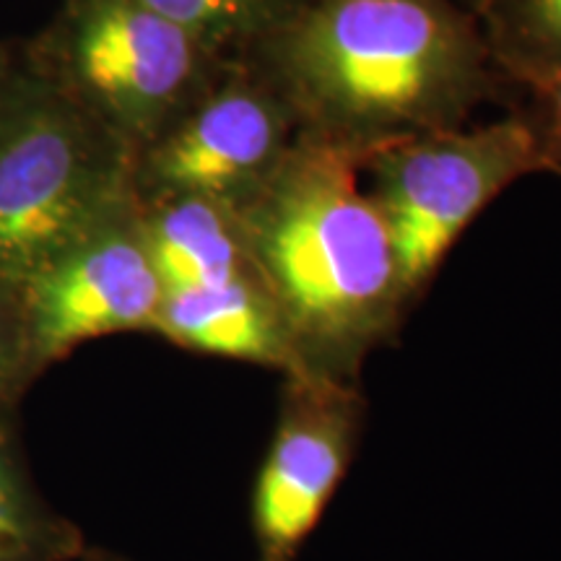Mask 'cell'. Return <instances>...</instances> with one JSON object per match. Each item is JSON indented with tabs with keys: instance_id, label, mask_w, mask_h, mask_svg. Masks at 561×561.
<instances>
[{
	"instance_id": "6da1fadb",
	"label": "cell",
	"mask_w": 561,
	"mask_h": 561,
	"mask_svg": "<svg viewBox=\"0 0 561 561\" xmlns=\"http://www.w3.org/2000/svg\"><path fill=\"white\" fill-rule=\"evenodd\" d=\"M240 60L294 136L369 157L462 128L507 89L471 9L455 0H301Z\"/></svg>"
},
{
	"instance_id": "7a4b0ae2",
	"label": "cell",
	"mask_w": 561,
	"mask_h": 561,
	"mask_svg": "<svg viewBox=\"0 0 561 561\" xmlns=\"http://www.w3.org/2000/svg\"><path fill=\"white\" fill-rule=\"evenodd\" d=\"M354 153L294 136L276 172L237 206L250 271L305 375L356 382L411 310L388 224Z\"/></svg>"
},
{
	"instance_id": "3957f363",
	"label": "cell",
	"mask_w": 561,
	"mask_h": 561,
	"mask_svg": "<svg viewBox=\"0 0 561 561\" xmlns=\"http://www.w3.org/2000/svg\"><path fill=\"white\" fill-rule=\"evenodd\" d=\"M26 62L138 157L231 58L144 0H62Z\"/></svg>"
},
{
	"instance_id": "277c9868",
	"label": "cell",
	"mask_w": 561,
	"mask_h": 561,
	"mask_svg": "<svg viewBox=\"0 0 561 561\" xmlns=\"http://www.w3.org/2000/svg\"><path fill=\"white\" fill-rule=\"evenodd\" d=\"M133 195V153L30 68L0 125V284L24 286Z\"/></svg>"
},
{
	"instance_id": "5b68a950",
	"label": "cell",
	"mask_w": 561,
	"mask_h": 561,
	"mask_svg": "<svg viewBox=\"0 0 561 561\" xmlns=\"http://www.w3.org/2000/svg\"><path fill=\"white\" fill-rule=\"evenodd\" d=\"M364 170L413 307L476 216L517 180L546 172V161L536 130L512 110L479 128L462 125L388 146Z\"/></svg>"
},
{
	"instance_id": "8992f818",
	"label": "cell",
	"mask_w": 561,
	"mask_h": 561,
	"mask_svg": "<svg viewBox=\"0 0 561 561\" xmlns=\"http://www.w3.org/2000/svg\"><path fill=\"white\" fill-rule=\"evenodd\" d=\"M294 125L268 83L231 58L170 128L133 159L138 201L203 195L237 208L276 172Z\"/></svg>"
},
{
	"instance_id": "52a82bcc",
	"label": "cell",
	"mask_w": 561,
	"mask_h": 561,
	"mask_svg": "<svg viewBox=\"0 0 561 561\" xmlns=\"http://www.w3.org/2000/svg\"><path fill=\"white\" fill-rule=\"evenodd\" d=\"M19 289L39 377L81 343L151 333L164 286L146 248L136 195Z\"/></svg>"
},
{
	"instance_id": "ba28073f",
	"label": "cell",
	"mask_w": 561,
	"mask_h": 561,
	"mask_svg": "<svg viewBox=\"0 0 561 561\" xmlns=\"http://www.w3.org/2000/svg\"><path fill=\"white\" fill-rule=\"evenodd\" d=\"M359 434V385L284 377L276 432L252 486L257 561L299 559L346 479Z\"/></svg>"
},
{
	"instance_id": "9c48e42d",
	"label": "cell",
	"mask_w": 561,
	"mask_h": 561,
	"mask_svg": "<svg viewBox=\"0 0 561 561\" xmlns=\"http://www.w3.org/2000/svg\"><path fill=\"white\" fill-rule=\"evenodd\" d=\"M153 335L203 356L255 364L284 377L305 375L276 307L255 276L161 297Z\"/></svg>"
},
{
	"instance_id": "30bf717a",
	"label": "cell",
	"mask_w": 561,
	"mask_h": 561,
	"mask_svg": "<svg viewBox=\"0 0 561 561\" xmlns=\"http://www.w3.org/2000/svg\"><path fill=\"white\" fill-rule=\"evenodd\" d=\"M146 248L164 291L219 286L250 276L237 210L203 195L138 201Z\"/></svg>"
},
{
	"instance_id": "8fae6325",
	"label": "cell",
	"mask_w": 561,
	"mask_h": 561,
	"mask_svg": "<svg viewBox=\"0 0 561 561\" xmlns=\"http://www.w3.org/2000/svg\"><path fill=\"white\" fill-rule=\"evenodd\" d=\"M83 533L45 500L19 437L16 411L0 416V561H73Z\"/></svg>"
},
{
	"instance_id": "7c38bea8",
	"label": "cell",
	"mask_w": 561,
	"mask_h": 561,
	"mask_svg": "<svg viewBox=\"0 0 561 561\" xmlns=\"http://www.w3.org/2000/svg\"><path fill=\"white\" fill-rule=\"evenodd\" d=\"M510 91L561 70V0H471Z\"/></svg>"
},
{
	"instance_id": "4fadbf2b",
	"label": "cell",
	"mask_w": 561,
	"mask_h": 561,
	"mask_svg": "<svg viewBox=\"0 0 561 561\" xmlns=\"http://www.w3.org/2000/svg\"><path fill=\"white\" fill-rule=\"evenodd\" d=\"M161 16L185 26L221 53L240 58L248 47L278 26L301 0H144Z\"/></svg>"
},
{
	"instance_id": "5bb4252c",
	"label": "cell",
	"mask_w": 561,
	"mask_h": 561,
	"mask_svg": "<svg viewBox=\"0 0 561 561\" xmlns=\"http://www.w3.org/2000/svg\"><path fill=\"white\" fill-rule=\"evenodd\" d=\"M37 377L21 289L0 284V416L19 409L21 398Z\"/></svg>"
},
{
	"instance_id": "9a60e30c",
	"label": "cell",
	"mask_w": 561,
	"mask_h": 561,
	"mask_svg": "<svg viewBox=\"0 0 561 561\" xmlns=\"http://www.w3.org/2000/svg\"><path fill=\"white\" fill-rule=\"evenodd\" d=\"M520 96V112L530 128L536 130L538 144H541L546 172H553L561 178V70L543 76V79L517 89Z\"/></svg>"
},
{
	"instance_id": "2e32d148",
	"label": "cell",
	"mask_w": 561,
	"mask_h": 561,
	"mask_svg": "<svg viewBox=\"0 0 561 561\" xmlns=\"http://www.w3.org/2000/svg\"><path fill=\"white\" fill-rule=\"evenodd\" d=\"M26 83H30V62H26L24 42L0 39V125L11 115Z\"/></svg>"
},
{
	"instance_id": "e0dca14e",
	"label": "cell",
	"mask_w": 561,
	"mask_h": 561,
	"mask_svg": "<svg viewBox=\"0 0 561 561\" xmlns=\"http://www.w3.org/2000/svg\"><path fill=\"white\" fill-rule=\"evenodd\" d=\"M83 561H128V559L121 557V553H112V551H104V549H91V546H87Z\"/></svg>"
}]
</instances>
